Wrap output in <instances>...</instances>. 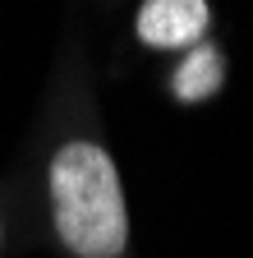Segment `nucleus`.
Segmentation results:
<instances>
[{"instance_id": "f03ea898", "label": "nucleus", "mask_w": 253, "mask_h": 258, "mask_svg": "<svg viewBox=\"0 0 253 258\" xmlns=\"http://www.w3.org/2000/svg\"><path fill=\"white\" fill-rule=\"evenodd\" d=\"M207 23L212 14L203 0H147L138 10V37L156 51H180V46H198Z\"/></svg>"}, {"instance_id": "7ed1b4c3", "label": "nucleus", "mask_w": 253, "mask_h": 258, "mask_svg": "<svg viewBox=\"0 0 253 258\" xmlns=\"http://www.w3.org/2000/svg\"><path fill=\"white\" fill-rule=\"evenodd\" d=\"M221 79H226V60H221L216 46H194L184 55V64L175 70V97L180 102H203V97H212L221 88Z\"/></svg>"}, {"instance_id": "f257e3e1", "label": "nucleus", "mask_w": 253, "mask_h": 258, "mask_svg": "<svg viewBox=\"0 0 253 258\" xmlns=\"http://www.w3.org/2000/svg\"><path fill=\"white\" fill-rule=\"evenodd\" d=\"M51 217L55 235L78 258H120L129 244L120 171L106 148L65 143L51 161Z\"/></svg>"}]
</instances>
